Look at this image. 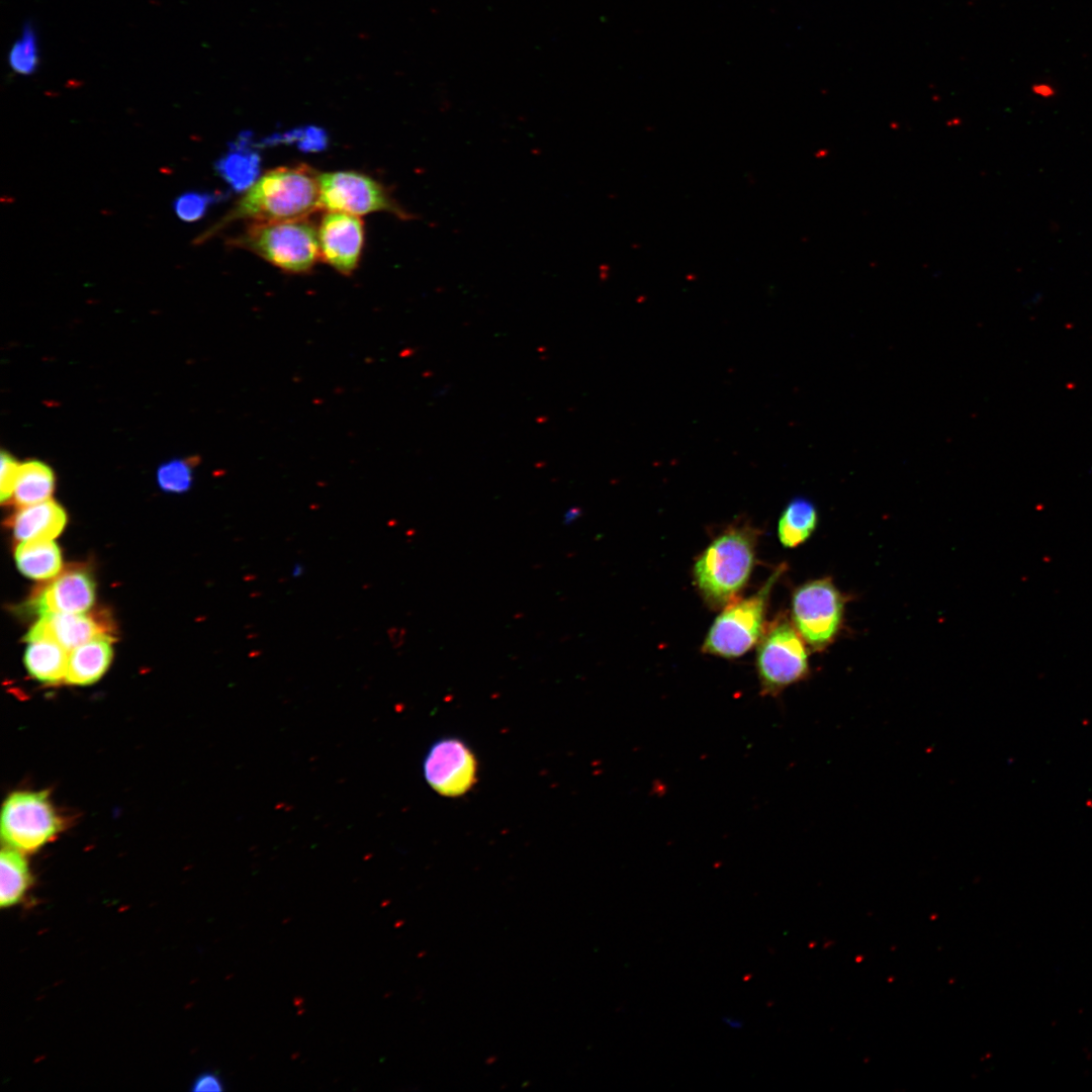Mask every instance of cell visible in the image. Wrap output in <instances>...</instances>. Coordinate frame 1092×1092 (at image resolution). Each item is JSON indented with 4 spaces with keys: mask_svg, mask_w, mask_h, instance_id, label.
Returning a JSON list of instances; mask_svg holds the SVG:
<instances>
[{
    "mask_svg": "<svg viewBox=\"0 0 1092 1092\" xmlns=\"http://www.w3.org/2000/svg\"><path fill=\"white\" fill-rule=\"evenodd\" d=\"M112 624L104 615L49 613L25 635V641L44 639L72 649L97 637L112 636Z\"/></svg>",
    "mask_w": 1092,
    "mask_h": 1092,
    "instance_id": "cell-11",
    "label": "cell"
},
{
    "mask_svg": "<svg viewBox=\"0 0 1092 1092\" xmlns=\"http://www.w3.org/2000/svg\"><path fill=\"white\" fill-rule=\"evenodd\" d=\"M318 180L321 208L353 215L386 211L400 219L413 217L385 186L366 174L356 171L330 172L320 174Z\"/></svg>",
    "mask_w": 1092,
    "mask_h": 1092,
    "instance_id": "cell-8",
    "label": "cell"
},
{
    "mask_svg": "<svg viewBox=\"0 0 1092 1092\" xmlns=\"http://www.w3.org/2000/svg\"><path fill=\"white\" fill-rule=\"evenodd\" d=\"M250 132H242L229 144L214 163L218 176L237 193L247 191L259 179L261 158Z\"/></svg>",
    "mask_w": 1092,
    "mask_h": 1092,
    "instance_id": "cell-13",
    "label": "cell"
},
{
    "mask_svg": "<svg viewBox=\"0 0 1092 1092\" xmlns=\"http://www.w3.org/2000/svg\"><path fill=\"white\" fill-rule=\"evenodd\" d=\"M196 457L177 458L161 464L157 470V482L162 490L172 493L187 491L193 481Z\"/></svg>",
    "mask_w": 1092,
    "mask_h": 1092,
    "instance_id": "cell-22",
    "label": "cell"
},
{
    "mask_svg": "<svg viewBox=\"0 0 1092 1092\" xmlns=\"http://www.w3.org/2000/svg\"><path fill=\"white\" fill-rule=\"evenodd\" d=\"M223 199L225 194L221 192L192 190L177 196L172 206L178 218L193 222L202 218L211 205Z\"/></svg>",
    "mask_w": 1092,
    "mask_h": 1092,
    "instance_id": "cell-23",
    "label": "cell"
},
{
    "mask_svg": "<svg viewBox=\"0 0 1092 1092\" xmlns=\"http://www.w3.org/2000/svg\"><path fill=\"white\" fill-rule=\"evenodd\" d=\"M320 173L305 164L283 166L262 175L220 220L196 243H204L238 219L277 221L308 217L322 209Z\"/></svg>",
    "mask_w": 1092,
    "mask_h": 1092,
    "instance_id": "cell-1",
    "label": "cell"
},
{
    "mask_svg": "<svg viewBox=\"0 0 1092 1092\" xmlns=\"http://www.w3.org/2000/svg\"><path fill=\"white\" fill-rule=\"evenodd\" d=\"M223 1090L224 1083L220 1076L210 1071L199 1074L191 1084L192 1092H221Z\"/></svg>",
    "mask_w": 1092,
    "mask_h": 1092,
    "instance_id": "cell-26",
    "label": "cell"
},
{
    "mask_svg": "<svg viewBox=\"0 0 1092 1092\" xmlns=\"http://www.w3.org/2000/svg\"><path fill=\"white\" fill-rule=\"evenodd\" d=\"M581 516V509L577 507L569 508L563 516V524L570 525Z\"/></svg>",
    "mask_w": 1092,
    "mask_h": 1092,
    "instance_id": "cell-27",
    "label": "cell"
},
{
    "mask_svg": "<svg viewBox=\"0 0 1092 1092\" xmlns=\"http://www.w3.org/2000/svg\"><path fill=\"white\" fill-rule=\"evenodd\" d=\"M113 636L92 639L69 653L65 681L87 686L97 681L107 670L113 656Z\"/></svg>",
    "mask_w": 1092,
    "mask_h": 1092,
    "instance_id": "cell-15",
    "label": "cell"
},
{
    "mask_svg": "<svg viewBox=\"0 0 1092 1092\" xmlns=\"http://www.w3.org/2000/svg\"><path fill=\"white\" fill-rule=\"evenodd\" d=\"M66 523L65 510L49 498L20 507L12 517L11 527L14 538L19 542L53 540L62 533Z\"/></svg>",
    "mask_w": 1092,
    "mask_h": 1092,
    "instance_id": "cell-14",
    "label": "cell"
},
{
    "mask_svg": "<svg viewBox=\"0 0 1092 1092\" xmlns=\"http://www.w3.org/2000/svg\"><path fill=\"white\" fill-rule=\"evenodd\" d=\"M18 570L33 579H50L62 569V555L53 540L20 542L14 552Z\"/></svg>",
    "mask_w": 1092,
    "mask_h": 1092,
    "instance_id": "cell-16",
    "label": "cell"
},
{
    "mask_svg": "<svg viewBox=\"0 0 1092 1092\" xmlns=\"http://www.w3.org/2000/svg\"><path fill=\"white\" fill-rule=\"evenodd\" d=\"M10 68L20 75H31L40 64L39 42L31 21L22 25L19 37L13 42L8 53Z\"/></svg>",
    "mask_w": 1092,
    "mask_h": 1092,
    "instance_id": "cell-21",
    "label": "cell"
},
{
    "mask_svg": "<svg viewBox=\"0 0 1092 1092\" xmlns=\"http://www.w3.org/2000/svg\"><path fill=\"white\" fill-rule=\"evenodd\" d=\"M95 602V582L91 574L72 569L53 577L32 600L29 608L42 616L49 613H86Z\"/></svg>",
    "mask_w": 1092,
    "mask_h": 1092,
    "instance_id": "cell-12",
    "label": "cell"
},
{
    "mask_svg": "<svg viewBox=\"0 0 1092 1092\" xmlns=\"http://www.w3.org/2000/svg\"><path fill=\"white\" fill-rule=\"evenodd\" d=\"M423 769L427 783L437 793L458 797L474 785L477 765L473 752L462 740L447 737L429 748Z\"/></svg>",
    "mask_w": 1092,
    "mask_h": 1092,
    "instance_id": "cell-9",
    "label": "cell"
},
{
    "mask_svg": "<svg viewBox=\"0 0 1092 1092\" xmlns=\"http://www.w3.org/2000/svg\"><path fill=\"white\" fill-rule=\"evenodd\" d=\"M0 906L9 908L18 904L31 884L28 866L22 852L9 846L0 855Z\"/></svg>",
    "mask_w": 1092,
    "mask_h": 1092,
    "instance_id": "cell-20",
    "label": "cell"
},
{
    "mask_svg": "<svg viewBox=\"0 0 1092 1092\" xmlns=\"http://www.w3.org/2000/svg\"><path fill=\"white\" fill-rule=\"evenodd\" d=\"M806 642L787 615L776 618L762 634L756 670L762 696L776 697L810 673Z\"/></svg>",
    "mask_w": 1092,
    "mask_h": 1092,
    "instance_id": "cell-5",
    "label": "cell"
},
{
    "mask_svg": "<svg viewBox=\"0 0 1092 1092\" xmlns=\"http://www.w3.org/2000/svg\"><path fill=\"white\" fill-rule=\"evenodd\" d=\"M321 259L345 276L358 267L364 245V222L340 211L325 213L317 228Z\"/></svg>",
    "mask_w": 1092,
    "mask_h": 1092,
    "instance_id": "cell-10",
    "label": "cell"
},
{
    "mask_svg": "<svg viewBox=\"0 0 1092 1092\" xmlns=\"http://www.w3.org/2000/svg\"><path fill=\"white\" fill-rule=\"evenodd\" d=\"M19 463L7 452H1L0 499H11L17 477Z\"/></svg>",
    "mask_w": 1092,
    "mask_h": 1092,
    "instance_id": "cell-25",
    "label": "cell"
},
{
    "mask_svg": "<svg viewBox=\"0 0 1092 1092\" xmlns=\"http://www.w3.org/2000/svg\"><path fill=\"white\" fill-rule=\"evenodd\" d=\"M275 144H294L301 152L317 153L326 150L329 145V136L324 128L307 125L291 129L282 134H275L263 142V145Z\"/></svg>",
    "mask_w": 1092,
    "mask_h": 1092,
    "instance_id": "cell-24",
    "label": "cell"
},
{
    "mask_svg": "<svg viewBox=\"0 0 1092 1092\" xmlns=\"http://www.w3.org/2000/svg\"><path fill=\"white\" fill-rule=\"evenodd\" d=\"M757 533L749 527H733L714 539L698 557L694 579L705 602L713 609L735 601L747 583L755 559Z\"/></svg>",
    "mask_w": 1092,
    "mask_h": 1092,
    "instance_id": "cell-2",
    "label": "cell"
},
{
    "mask_svg": "<svg viewBox=\"0 0 1092 1092\" xmlns=\"http://www.w3.org/2000/svg\"><path fill=\"white\" fill-rule=\"evenodd\" d=\"M70 651L44 639L28 641L24 665L29 674L44 684L65 681Z\"/></svg>",
    "mask_w": 1092,
    "mask_h": 1092,
    "instance_id": "cell-17",
    "label": "cell"
},
{
    "mask_svg": "<svg viewBox=\"0 0 1092 1092\" xmlns=\"http://www.w3.org/2000/svg\"><path fill=\"white\" fill-rule=\"evenodd\" d=\"M848 597L830 577H821L798 586L792 597V620L813 651H823L833 643L844 620Z\"/></svg>",
    "mask_w": 1092,
    "mask_h": 1092,
    "instance_id": "cell-6",
    "label": "cell"
},
{
    "mask_svg": "<svg viewBox=\"0 0 1092 1092\" xmlns=\"http://www.w3.org/2000/svg\"><path fill=\"white\" fill-rule=\"evenodd\" d=\"M63 827L46 791L15 792L1 813L3 842L21 852H32L52 840Z\"/></svg>",
    "mask_w": 1092,
    "mask_h": 1092,
    "instance_id": "cell-7",
    "label": "cell"
},
{
    "mask_svg": "<svg viewBox=\"0 0 1092 1092\" xmlns=\"http://www.w3.org/2000/svg\"><path fill=\"white\" fill-rule=\"evenodd\" d=\"M55 488V474L51 467L37 460L19 464L12 500L25 507L47 500Z\"/></svg>",
    "mask_w": 1092,
    "mask_h": 1092,
    "instance_id": "cell-19",
    "label": "cell"
},
{
    "mask_svg": "<svg viewBox=\"0 0 1092 1092\" xmlns=\"http://www.w3.org/2000/svg\"><path fill=\"white\" fill-rule=\"evenodd\" d=\"M723 1021L725 1022L726 1025H728L730 1028H733V1029H738V1028H741L743 1026L742 1021L737 1019V1018H734V1017H729L728 1016V1017L724 1018Z\"/></svg>",
    "mask_w": 1092,
    "mask_h": 1092,
    "instance_id": "cell-28",
    "label": "cell"
},
{
    "mask_svg": "<svg viewBox=\"0 0 1092 1092\" xmlns=\"http://www.w3.org/2000/svg\"><path fill=\"white\" fill-rule=\"evenodd\" d=\"M228 244L255 253L290 274L309 273L321 259L318 232L308 217L251 221Z\"/></svg>",
    "mask_w": 1092,
    "mask_h": 1092,
    "instance_id": "cell-3",
    "label": "cell"
},
{
    "mask_svg": "<svg viewBox=\"0 0 1092 1092\" xmlns=\"http://www.w3.org/2000/svg\"><path fill=\"white\" fill-rule=\"evenodd\" d=\"M786 569L780 565L754 595L728 604L709 629L702 650L735 658L745 654L762 636L767 601L772 586Z\"/></svg>",
    "mask_w": 1092,
    "mask_h": 1092,
    "instance_id": "cell-4",
    "label": "cell"
},
{
    "mask_svg": "<svg viewBox=\"0 0 1092 1092\" xmlns=\"http://www.w3.org/2000/svg\"><path fill=\"white\" fill-rule=\"evenodd\" d=\"M817 524L818 513L815 505L805 497H795L780 517L779 539L785 547L795 548L811 537Z\"/></svg>",
    "mask_w": 1092,
    "mask_h": 1092,
    "instance_id": "cell-18",
    "label": "cell"
}]
</instances>
